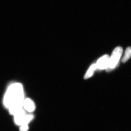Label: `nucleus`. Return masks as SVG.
Masks as SVG:
<instances>
[{
  "instance_id": "nucleus-1",
  "label": "nucleus",
  "mask_w": 131,
  "mask_h": 131,
  "mask_svg": "<svg viewBox=\"0 0 131 131\" xmlns=\"http://www.w3.org/2000/svg\"><path fill=\"white\" fill-rule=\"evenodd\" d=\"M24 90L20 83H14L8 89L4 98V105L9 108L13 103L24 101Z\"/></svg>"
},
{
  "instance_id": "nucleus-2",
  "label": "nucleus",
  "mask_w": 131,
  "mask_h": 131,
  "mask_svg": "<svg viewBox=\"0 0 131 131\" xmlns=\"http://www.w3.org/2000/svg\"><path fill=\"white\" fill-rule=\"evenodd\" d=\"M122 52L123 49L121 47H117L114 49L111 57L110 58L109 66L106 69L107 71H110L116 67L122 56Z\"/></svg>"
},
{
  "instance_id": "nucleus-3",
  "label": "nucleus",
  "mask_w": 131,
  "mask_h": 131,
  "mask_svg": "<svg viewBox=\"0 0 131 131\" xmlns=\"http://www.w3.org/2000/svg\"><path fill=\"white\" fill-rule=\"evenodd\" d=\"M110 57L108 55H105L98 59L96 63L97 69L103 70L108 68L109 66Z\"/></svg>"
},
{
  "instance_id": "nucleus-4",
  "label": "nucleus",
  "mask_w": 131,
  "mask_h": 131,
  "mask_svg": "<svg viewBox=\"0 0 131 131\" xmlns=\"http://www.w3.org/2000/svg\"><path fill=\"white\" fill-rule=\"evenodd\" d=\"M14 121L16 124L18 125H21L23 124L24 118L26 115L25 110L22 108L17 111L14 115Z\"/></svg>"
},
{
  "instance_id": "nucleus-5",
  "label": "nucleus",
  "mask_w": 131,
  "mask_h": 131,
  "mask_svg": "<svg viewBox=\"0 0 131 131\" xmlns=\"http://www.w3.org/2000/svg\"><path fill=\"white\" fill-rule=\"evenodd\" d=\"M23 106L27 111L32 112L35 110V103L30 98H27L24 101Z\"/></svg>"
},
{
  "instance_id": "nucleus-6",
  "label": "nucleus",
  "mask_w": 131,
  "mask_h": 131,
  "mask_svg": "<svg viewBox=\"0 0 131 131\" xmlns=\"http://www.w3.org/2000/svg\"><path fill=\"white\" fill-rule=\"evenodd\" d=\"M97 69L96 64H93L90 66L85 75H84V79H88L91 77L94 73V72Z\"/></svg>"
},
{
  "instance_id": "nucleus-7",
  "label": "nucleus",
  "mask_w": 131,
  "mask_h": 131,
  "mask_svg": "<svg viewBox=\"0 0 131 131\" xmlns=\"http://www.w3.org/2000/svg\"><path fill=\"white\" fill-rule=\"evenodd\" d=\"M131 57V47H129L126 49L125 54L122 59V62L125 63L128 61Z\"/></svg>"
},
{
  "instance_id": "nucleus-8",
  "label": "nucleus",
  "mask_w": 131,
  "mask_h": 131,
  "mask_svg": "<svg viewBox=\"0 0 131 131\" xmlns=\"http://www.w3.org/2000/svg\"><path fill=\"white\" fill-rule=\"evenodd\" d=\"M34 116L32 115H26L24 119L23 123L22 125L25 124V125H28V123L30 122L31 121L32 119Z\"/></svg>"
},
{
  "instance_id": "nucleus-9",
  "label": "nucleus",
  "mask_w": 131,
  "mask_h": 131,
  "mask_svg": "<svg viewBox=\"0 0 131 131\" xmlns=\"http://www.w3.org/2000/svg\"><path fill=\"white\" fill-rule=\"evenodd\" d=\"M20 131H27L28 130V125L24 124L21 125L20 127Z\"/></svg>"
}]
</instances>
